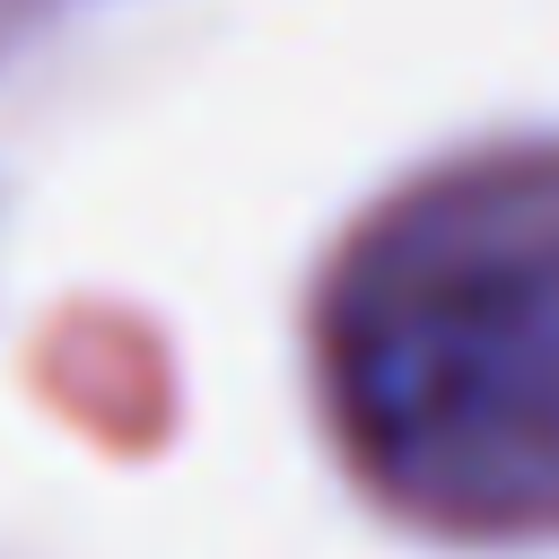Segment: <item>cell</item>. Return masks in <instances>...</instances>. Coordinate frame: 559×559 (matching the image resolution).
Instances as JSON below:
<instances>
[{"instance_id":"cell-1","label":"cell","mask_w":559,"mask_h":559,"mask_svg":"<svg viewBox=\"0 0 559 559\" xmlns=\"http://www.w3.org/2000/svg\"><path fill=\"white\" fill-rule=\"evenodd\" d=\"M323 384L384 498L445 533L559 524V148L402 192L332 271Z\"/></svg>"}]
</instances>
